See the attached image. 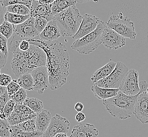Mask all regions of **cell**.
<instances>
[{
    "label": "cell",
    "mask_w": 148,
    "mask_h": 137,
    "mask_svg": "<svg viewBox=\"0 0 148 137\" xmlns=\"http://www.w3.org/2000/svg\"><path fill=\"white\" fill-rule=\"evenodd\" d=\"M30 45H35L45 51L47 57V68L50 88L58 89L65 84L69 75L70 58L65 45L58 41L45 42L40 40H28Z\"/></svg>",
    "instance_id": "6da1fadb"
},
{
    "label": "cell",
    "mask_w": 148,
    "mask_h": 137,
    "mask_svg": "<svg viewBox=\"0 0 148 137\" xmlns=\"http://www.w3.org/2000/svg\"><path fill=\"white\" fill-rule=\"evenodd\" d=\"M137 97L125 95L120 91L116 96L103 100L102 103L112 116L119 119H127L134 114Z\"/></svg>",
    "instance_id": "7a4b0ae2"
},
{
    "label": "cell",
    "mask_w": 148,
    "mask_h": 137,
    "mask_svg": "<svg viewBox=\"0 0 148 137\" xmlns=\"http://www.w3.org/2000/svg\"><path fill=\"white\" fill-rule=\"evenodd\" d=\"M61 36H73L77 33L83 20L76 6H71L64 11L54 16Z\"/></svg>",
    "instance_id": "3957f363"
},
{
    "label": "cell",
    "mask_w": 148,
    "mask_h": 137,
    "mask_svg": "<svg viewBox=\"0 0 148 137\" xmlns=\"http://www.w3.org/2000/svg\"><path fill=\"white\" fill-rule=\"evenodd\" d=\"M107 25L103 21H100L97 28L88 35L78 39L71 45L73 50L82 54H89L95 51L102 44V36Z\"/></svg>",
    "instance_id": "277c9868"
},
{
    "label": "cell",
    "mask_w": 148,
    "mask_h": 137,
    "mask_svg": "<svg viewBox=\"0 0 148 137\" xmlns=\"http://www.w3.org/2000/svg\"><path fill=\"white\" fill-rule=\"evenodd\" d=\"M106 24L108 27L115 31L125 38L131 40L136 38V31L133 21L124 16L122 13H120L118 15L110 16Z\"/></svg>",
    "instance_id": "5b68a950"
},
{
    "label": "cell",
    "mask_w": 148,
    "mask_h": 137,
    "mask_svg": "<svg viewBox=\"0 0 148 137\" xmlns=\"http://www.w3.org/2000/svg\"><path fill=\"white\" fill-rule=\"evenodd\" d=\"M128 71V68L124 63L118 62L116 68L111 75L106 78L99 81L94 84L104 88L119 89L122 81Z\"/></svg>",
    "instance_id": "8992f818"
},
{
    "label": "cell",
    "mask_w": 148,
    "mask_h": 137,
    "mask_svg": "<svg viewBox=\"0 0 148 137\" xmlns=\"http://www.w3.org/2000/svg\"><path fill=\"white\" fill-rule=\"evenodd\" d=\"M139 72L135 69L127 72L119 88L120 91L125 95L135 96L139 95Z\"/></svg>",
    "instance_id": "52a82bcc"
},
{
    "label": "cell",
    "mask_w": 148,
    "mask_h": 137,
    "mask_svg": "<svg viewBox=\"0 0 148 137\" xmlns=\"http://www.w3.org/2000/svg\"><path fill=\"white\" fill-rule=\"evenodd\" d=\"M11 64L13 73L18 77L21 75L31 73L34 70L29 65L24 52L21 51L19 48L13 53Z\"/></svg>",
    "instance_id": "ba28073f"
},
{
    "label": "cell",
    "mask_w": 148,
    "mask_h": 137,
    "mask_svg": "<svg viewBox=\"0 0 148 137\" xmlns=\"http://www.w3.org/2000/svg\"><path fill=\"white\" fill-rule=\"evenodd\" d=\"M70 122L66 118L56 114L52 118L48 128L43 134V137H53L58 134L69 132L70 128Z\"/></svg>",
    "instance_id": "9c48e42d"
},
{
    "label": "cell",
    "mask_w": 148,
    "mask_h": 137,
    "mask_svg": "<svg viewBox=\"0 0 148 137\" xmlns=\"http://www.w3.org/2000/svg\"><path fill=\"white\" fill-rule=\"evenodd\" d=\"M27 60L31 68H36L47 65V57L45 51L35 45H30V49L24 52Z\"/></svg>",
    "instance_id": "30bf717a"
},
{
    "label": "cell",
    "mask_w": 148,
    "mask_h": 137,
    "mask_svg": "<svg viewBox=\"0 0 148 137\" xmlns=\"http://www.w3.org/2000/svg\"><path fill=\"white\" fill-rule=\"evenodd\" d=\"M102 44L108 49L116 50L125 46V39L107 26L102 33Z\"/></svg>",
    "instance_id": "8fae6325"
},
{
    "label": "cell",
    "mask_w": 148,
    "mask_h": 137,
    "mask_svg": "<svg viewBox=\"0 0 148 137\" xmlns=\"http://www.w3.org/2000/svg\"><path fill=\"white\" fill-rule=\"evenodd\" d=\"M31 74L34 81L33 89L42 95L50 88L49 77L46 66L36 68Z\"/></svg>",
    "instance_id": "7c38bea8"
},
{
    "label": "cell",
    "mask_w": 148,
    "mask_h": 137,
    "mask_svg": "<svg viewBox=\"0 0 148 137\" xmlns=\"http://www.w3.org/2000/svg\"><path fill=\"white\" fill-rule=\"evenodd\" d=\"M100 21L101 20L95 15L84 14L79 29L72 38L77 40L92 33L97 28Z\"/></svg>",
    "instance_id": "4fadbf2b"
},
{
    "label": "cell",
    "mask_w": 148,
    "mask_h": 137,
    "mask_svg": "<svg viewBox=\"0 0 148 137\" xmlns=\"http://www.w3.org/2000/svg\"><path fill=\"white\" fill-rule=\"evenodd\" d=\"M134 115L143 124L148 123V95L147 93L138 95Z\"/></svg>",
    "instance_id": "5bb4252c"
},
{
    "label": "cell",
    "mask_w": 148,
    "mask_h": 137,
    "mask_svg": "<svg viewBox=\"0 0 148 137\" xmlns=\"http://www.w3.org/2000/svg\"><path fill=\"white\" fill-rule=\"evenodd\" d=\"M35 18L30 16L22 24L14 25V33L21 36L24 40H31L40 34L34 25Z\"/></svg>",
    "instance_id": "9a60e30c"
},
{
    "label": "cell",
    "mask_w": 148,
    "mask_h": 137,
    "mask_svg": "<svg viewBox=\"0 0 148 137\" xmlns=\"http://www.w3.org/2000/svg\"><path fill=\"white\" fill-rule=\"evenodd\" d=\"M30 16L34 18H43L48 22L53 20L54 15L51 11V5H45L40 1H32L30 8Z\"/></svg>",
    "instance_id": "2e32d148"
},
{
    "label": "cell",
    "mask_w": 148,
    "mask_h": 137,
    "mask_svg": "<svg viewBox=\"0 0 148 137\" xmlns=\"http://www.w3.org/2000/svg\"><path fill=\"white\" fill-rule=\"evenodd\" d=\"M70 137H99V131L93 125L79 123L73 127Z\"/></svg>",
    "instance_id": "e0dca14e"
},
{
    "label": "cell",
    "mask_w": 148,
    "mask_h": 137,
    "mask_svg": "<svg viewBox=\"0 0 148 137\" xmlns=\"http://www.w3.org/2000/svg\"><path fill=\"white\" fill-rule=\"evenodd\" d=\"M61 36L59 29L54 20L48 22L47 25L40 34L41 40L45 42L56 41Z\"/></svg>",
    "instance_id": "ac0fdd59"
},
{
    "label": "cell",
    "mask_w": 148,
    "mask_h": 137,
    "mask_svg": "<svg viewBox=\"0 0 148 137\" xmlns=\"http://www.w3.org/2000/svg\"><path fill=\"white\" fill-rule=\"evenodd\" d=\"M52 119L51 114L49 111L43 109L36 113V130L44 134L47 130Z\"/></svg>",
    "instance_id": "d6986e66"
},
{
    "label": "cell",
    "mask_w": 148,
    "mask_h": 137,
    "mask_svg": "<svg viewBox=\"0 0 148 137\" xmlns=\"http://www.w3.org/2000/svg\"><path fill=\"white\" fill-rule=\"evenodd\" d=\"M116 65V63L110 61L103 67L99 68L93 74L91 77L92 82L94 84H95L99 81L108 77L114 70Z\"/></svg>",
    "instance_id": "ffe728a7"
},
{
    "label": "cell",
    "mask_w": 148,
    "mask_h": 137,
    "mask_svg": "<svg viewBox=\"0 0 148 137\" xmlns=\"http://www.w3.org/2000/svg\"><path fill=\"white\" fill-rule=\"evenodd\" d=\"M91 91L97 98L103 101L116 96L120 91V89L104 88L94 84L91 87Z\"/></svg>",
    "instance_id": "44dd1931"
},
{
    "label": "cell",
    "mask_w": 148,
    "mask_h": 137,
    "mask_svg": "<svg viewBox=\"0 0 148 137\" xmlns=\"http://www.w3.org/2000/svg\"><path fill=\"white\" fill-rule=\"evenodd\" d=\"M77 1L56 0L51 4V11L53 15H57L71 6H75Z\"/></svg>",
    "instance_id": "7402d4cb"
},
{
    "label": "cell",
    "mask_w": 148,
    "mask_h": 137,
    "mask_svg": "<svg viewBox=\"0 0 148 137\" xmlns=\"http://www.w3.org/2000/svg\"><path fill=\"white\" fill-rule=\"evenodd\" d=\"M14 111L18 113L22 122L36 118V113L24 104H15Z\"/></svg>",
    "instance_id": "603a6c76"
},
{
    "label": "cell",
    "mask_w": 148,
    "mask_h": 137,
    "mask_svg": "<svg viewBox=\"0 0 148 137\" xmlns=\"http://www.w3.org/2000/svg\"><path fill=\"white\" fill-rule=\"evenodd\" d=\"M30 17V15H19L6 12L4 15V21H7L14 25H18L23 23Z\"/></svg>",
    "instance_id": "cb8c5ba5"
},
{
    "label": "cell",
    "mask_w": 148,
    "mask_h": 137,
    "mask_svg": "<svg viewBox=\"0 0 148 137\" xmlns=\"http://www.w3.org/2000/svg\"><path fill=\"white\" fill-rule=\"evenodd\" d=\"M43 134L36 131L27 132L18 128L16 126L11 127L10 137H39L43 136Z\"/></svg>",
    "instance_id": "d4e9b609"
},
{
    "label": "cell",
    "mask_w": 148,
    "mask_h": 137,
    "mask_svg": "<svg viewBox=\"0 0 148 137\" xmlns=\"http://www.w3.org/2000/svg\"><path fill=\"white\" fill-rule=\"evenodd\" d=\"M17 81L18 84L24 89L27 91L34 90V81L31 73L21 75Z\"/></svg>",
    "instance_id": "484cf974"
},
{
    "label": "cell",
    "mask_w": 148,
    "mask_h": 137,
    "mask_svg": "<svg viewBox=\"0 0 148 137\" xmlns=\"http://www.w3.org/2000/svg\"><path fill=\"white\" fill-rule=\"evenodd\" d=\"M23 104L36 113H39L43 109V103L38 99L27 98Z\"/></svg>",
    "instance_id": "4316f807"
},
{
    "label": "cell",
    "mask_w": 148,
    "mask_h": 137,
    "mask_svg": "<svg viewBox=\"0 0 148 137\" xmlns=\"http://www.w3.org/2000/svg\"><path fill=\"white\" fill-rule=\"evenodd\" d=\"M6 12L22 15H30V10L22 4H14L6 8Z\"/></svg>",
    "instance_id": "83f0119b"
},
{
    "label": "cell",
    "mask_w": 148,
    "mask_h": 137,
    "mask_svg": "<svg viewBox=\"0 0 148 137\" xmlns=\"http://www.w3.org/2000/svg\"><path fill=\"white\" fill-rule=\"evenodd\" d=\"M14 33V25L4 21L0 25V33L7 39H10Z\"/></svg>",
    "instance_id": "f1b7e54d"
},
{
    "label": "cell",
    "mask_w": 148,
    "mask_h": 137,
    "mask_svg": "<svg viewBox=\"0 0 148 137\" xmlns=\"http://www.w3.org/2000/svg\"><path fill=\"white\" fill-rule=\"evenodd\" d=\"M15 126L22 130L27 132L37 131L36 128V118L21 122L20 124Z\"/></svg>",
    "instance_id": "f546056e"
},
{
    "label": "cell",
    "mask_w": 148,
    "mask_h": 137,
    "mask_svg": "<svg viewBox=\"0 0 148 137\" xmlns=\"http://www.w3.org/2000/svg\"><path fill=\"white\" fill-rule=\"evenodd\" d=\"M0 3L2 6L6 9L8 6L14 4H22L27 6L30 10L32 1L31 0H0Z\"/></svg>",
    "instance_id": "4dcf8cb0"
},
{
    "label": "cell",
    "mask_w": 148,
    "mask_h": 137,
    "mask_svg": "<svg viewBox=\"0 0 148 137\" xmlns=\"http://www.w3.org/2000/svg\"><path fill=\"white\" fill-rule=\"evenodd\" d=\"M23 40H24L23 38L15 33L13 35L12 39L9 42L8 46L9 51L14 53L16 50L19 48V45Z\"/></svg>",
    "instance_id": "1f68e13d"
},
{
    "label": "cell",
    "mask_w": 148,
    "mask_h": 137,
    "mask_svg": "<svg viewBox=\"0 0 148 137\" xmlns=\"http://www.w3.org/2000/svg\"><path fill=\"white\" fill-rule=\"evenodd\" d=\"M11 127L7 119L0 118V137H10Z\"/></svg>",
    "instance_id": "d6a6232c"
},
{
    "label": "cell",
    "mask_w": 148,
    "mask_h": 137,
    "mask_svg": "<svg viewBox=\"0 0 148 137\" xmlns=\"http://www.w3.org/2000/svg\"><path fill=\"white\" fill-rule=\"evenodd\" d=\"M27 93L26 90L21 88L18 92L10 98V99L14 102L15 104H23L24 102L27 99Z\"/></svg>",
    "instance_id": "836d02e7"
},
{
    "label": "cell",
    "mask_w": 148,
    "mask_h": 137,
    "mask_svg": "<svg viewBox=\"0 0 148 137\" xmlns=\"http://www.w3.org/2000/svg\"><path fill=\"white\" fill-rule=\"evenodd\" d=\"M7 92L8 93L10 98L14 95L15 93L17 92L21 88L20 86L18 84L17 80H12V82L9 84V86L6 87Z\"/></svg>",
    "instance_id": "e575fe53"
},
{
    "label": "cell",
    "mask_w": 148,
    "mask_h": 137,
    "mask_svg": "<svg viewBox=\"0 0 148 137\" xmlns=\"http://www.w3.org/2000/svg\"><path fill=\"white\" fill-rule=\"evenodd\" d=\"M48 22H49L46 19L43 18H35V22H34L35 27L40 34L45 30V27L47 25Z\"/></svg>",
    "instance_id": "d590c367"
},
{
    "label": "cell",
    "mask_w": 148,
    "mask_h": 137,
    "mask_svg": "<svg viewBox=\"0 0 148 137\" xmlns=\"http://www.w3.org/2000/svg\"><path fill=\"white\" fill-rule=\"evenodd\" d=\"M15 103L12 100L10 99L9 101L7 102L5 107L3 110V113L6 116V119L11 116L13 111L14 110L15 107Z\"/></svg>",
    "instance_id": "8d00e7d4"
},
{
    "label": "cell",
    "mask_w": 148,
    "mask_h": 137,
    "mask_svg": "<svg viewBox=\"0 0 148 137\" xmlns=\"http://www.w3.org/2000/svg\"><path fill=\"white\" fill-rule=\"evenodd\" d=\"M0 51L8 56V39L0 33Z\"/></svg>",
    "instance_id": "74e56055"
},
{
    "label": "cell",
    "mask_w": 148,
    "mask_h": 137,
    "mask_svg": "<svg viewBox=\"0 0 148 137\" xmlns=\"http://www.w3.org/2000/svg\"><path fill=\"white\" fill-rule=\"evenodd\" d=\"M12 81V77L10 75L4 73L0 75V86L7 87Z\"/></svg>",
    "instance_id": "f35d334b"
},
{
    "label": "cell",
    "mask_w": 148,
    "mask_h": 137,
    "mask_svg": "<svg viewBox=\"0 0 148 137\" xmlns=\"http://www.w3.org/2000/svg\"><path fill=\"white\" fill-rule=\"evenodd\" d=\"M10 100L8 92L4 95L0 97V114L3 113V110L7 102Z\"/></svg>",
    "instance_id": "ab89813d"
},
{
    "label": "cell",
    "mask_w": 148,
    "mask_h": 137,
    "mask_svg": "<svg viewBox=\"0 0 148 137\" xmlns=\"http://www.w3.org/2000/svg\"><path fill=\"white\" fill-rule=\"evenodd\" d=\"M30 42L28 40H23L19 45V49L21 51L25 52L30 49Z\"/></svg>",
    "instance_id": "60d3db41"
},
{
    "label": "cell",
    "mask_w": 148,
    "mask_h": 137,
    "mask_svg": "<svg viewBox=\"0 0 148 137\" xmlns=\"http://www.w3.org/2000/svg\"><path fill=\"white\" fill-rule=\"evenodd\" d=\"M139 86L140 88V92L139 94L142 93H147L148 88V84L145 80L141 81L139 82Z\"/></svg>",
    "instance_id": "b9f144b4"
},
{
    "label": "cell",
    "mask_w": 148,
    "mask_h": 137,
    "mask_svg": "<svg viewBox=\"0 0 148 137\" xmlns=\"http://www.w3.org/2000/svg\"><path fill=\"white\" fill-rule=\"evenodd\" d=\"M8 56L2 53L0 51V68L5 66L7 62Z\"/></svg>",
    "instance_id": "7bdbcfd3"
},
{
    "label": "cell",
    "mask_w": 148,
    "mask_h": 137,
    "mask_svg": "<svg viewBox=\"0 0 148 137\" xmlns=\"http://www.w3.org/2000/svg\"><path fill=\"white\" fill-rule=\"evenodd\" d=\"M86 119V116L83 112H78L75 116V120L77 122L81 123Z\"/></svg>",
    "instance_id": "ee69618b"
},
{
    "label": "cell",
    "mask_w": 148,
    "mask_h": 137,
    "mask_svg": "<svg viewBox=\"0 0 148 137\" xmlns=\"http://www.w3.org/2000/svg\"><path fill=\"white\" fill-rule=\"evenodd\" d=\"M5 8L2 6L0 3V25L3 23L4 21V15H5Z\"/></svg>",
    "instance_id": "f6af8a7d"
},
{
    "label": "cell",
    "mask_w": 148,
    "mask_h": 137,
    "mask_svg": "<svg viewBox=\"0 0 148 137\" xmlns=\"http://www.w3.org/2000/svg\"><path fill=\"white\" fill-rule=\"evenodd\" d=\"M75 110L77 111V112H82L84 108L83 104L81 102H77V103L75 105Z\"/></svg>",
    "instance_id": "bcb514c9"
},
{
    "label": "cell",
    "mask_w": 148,
    "mask_h": 137,
    "mask_svg": "<svg viewBox=\"0 0 148 137\" xmlns=\"http://www.w3.org/2000/svg\"><path fill=\"white\" fill-rule=\"evenodd\" d=\"M7 92V88L5 86H0V97L5 95Z\"/></svg>",
    "instance_id": "7dc6e473"
},
{
    "label": "cell",
    "mask_w": 148,
    "mask_h": 137,
    "mask_svg": "<svg viewBox=\"0 0 148 137\" xmlns=\"http://www.w3.org/2000/svg\"><path fill=\"white\" fill-rule=\"evenodd\" d=\"M67 137V134H63V133H61V134H58L55 135L53 137Z\"/></svg>",
    "instance_id": "c3c4849f"
},
{
    "label": "cell",
    "mask_w": 148,
    "mask_h": 137,
    "mask_svg": "<svg viewBox=\"0 0 148 137\" xmlns=\"http://www.w3.org/2000/svg\"><path fill=\"white\" fill-rule=\"evenodd\" d=\"M147 95H148V89H147Z\"/></svg>",
    "instance_id": "681fc988"
},
{
    "label": "cell",
    "mask_w": 148,
    "mask_h": 137,
    "mask_svg": "<svg viewBox=\"0 0 148 137\" xmlns=\"http://www.w3.org/2000/svg\"><path fill=\"white\" fill-rule=\"evenodd\" d=\"M1 75V68H0V75Z\"/></svg>",
    "instance_id": "f907efd6"
},
{
    "label": "cell",
    "mask_w": 148,
    "mask_h": 137,
    "mask_svg": "<svg viewBox=\"0 0 148 137\" xmlns=\"http://www.w3.org/2000/svg\"><path fill=\"white\" fill-rule=\"evenodd\" d=\"M43 137V136H41V137Z\"/></svg>",
    "instance_id": "816d5d0a"
},
{
    "label": "cell",
    "mask_w": 148,
    "mask_h": 137,
    "mask_svg": "<svg viewBox=\"0 0 148 137\" xmlns=\"http://www.w3.org/2000/svg\"><path fill=\"white\" fill-rule=\"evenodd\" d=\"M66 137H68V136H67Z\"/></svg>",
    "instance_id": "f5cc1de1"
}]
</instances>
